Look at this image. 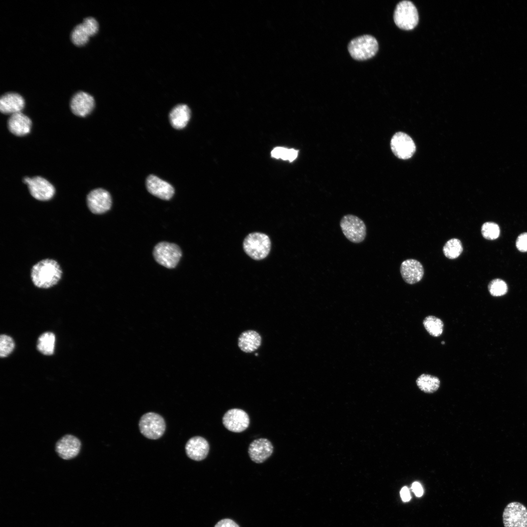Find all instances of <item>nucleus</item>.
Masks as SVG:
<instances>
[{
  "instance_id": "obj_1",
  "label": "nucleus",
  "mask_w": 527,
  "mask_h": 527,
  "mask_svg": "<svg viewBox=\"0 0 527 527\" xmlns=\"http://www.w3.org/2000/svg\"><path fill=\"white\" fill-rule=\"evenodd\" d=\"M59 263L51 259L42 260L34 264L31 270V278L37 287L48 288L58 283L62 276Z\"/></svg>"
},
{
  "instance_id": "obj_2",
  "label": "nucleus",
  "mask_w": 527,
  "mask_h": 527,
  "mask_svg": "<svg viewBox=\"0 0 527 527\" xmlns=\"http://www.w3.org/2000/svg\"><path fill=\"white\" fill-rule=\"evenodd\" d=\"M243 248L250 258L255 260H261L269 253L271 241L267 235L254 232L245 237L243 242Z\"/></svg>"
},
{
  "instance_id": "obj_3",
  "label": "nucleus",
  "mask_w": 527,
  "mask_h": 527,
  "mask_svg": "<svg viewBox=\"0 0 527 527\" xmlns=\"http://www.w3.org/2000/svg\"><path fill=\"white\" fill-rule=\"evenodd\" d=\"M348 50L353 59L365 60L375 56L378 50V43L372 36L365 35L351 40L348 44Z\"/></svg>"
},
{
  "instance_id": "obj_4",
  "label": "nucleus",
  "mask_w": 527,
  "mask_h": 527,
  "mask_svg": "<svg viewBox=\"0 0 527 527\" xmlns=\"http://www.w3.org/2000/svg\"><path fill=\"white\" fill-rule=\"evenodd\" d=\"M153 255L158 264L167 268H173L180 261L182 252L176 244L162 242L155 245Z\"/></svg>"
},
{
  "instance_id": "obj_5",
  "label": "nucleus",
  "mask_w": 527,
  "mask_h": 527,
  "mask_svg": "<svg viewBox=\"0 0 527 527\" xmlns=\"http://www.w3.org/2000/svg\"><path fill=\"white\" fill-rule=\"evenodd\" d=\"M394 20L396 25L402 29H413L419 21L418 11L414 4L408 0L400 2L394 11Z\"/></svg>"
},
{
  "instance_id": "obj_6",
  "label": "nucleus",
  "mask_w": 527,
  "mask_h": 527,
  "mask_svg": "<svg viewBox=\"0 0 527 527\" xmlns=\"http://www.w3.org/2000/svg\"><path fill=\"white\" fill-rule=\"evenodd\" d=\"M141 433L146 438L156 440L161 437L166 428L163 417L154 412H148L143 414L139 423Z\"/></svg>"
},
{
  "instance_id": "obj_7",
  "label": "nucleus",
  "mask_w": 527,
  "mask_h": 527,
  "mask_svg": "<svg viewBox=\"0 0 527 527\" xmlns=\"http://www.w3.org/2000/svg\"><path fill=\"white\" fill-rule=\"evenodd\" d=\"M340 225L345 236L352 243H360L365 239L366 225L357 216L351 214L345 215L342 218Z\"/></svg>"
},
{
  "instance_id": "obj_8",
  "label": "nucleus",
  "mask_w": 527,
  "mask_h": 527,
  "mask_svg": "<svg viewBox=\"0 0 527 527\" xmlns=\"http://www.w3.org/2000/svg\"><path fill=\"white\" fill-rule=\"evenodd\" d=\"M505 527H527V508L517 502L508 503L503 513Z\"/></svg>"
},
{
  "instance_id": "obj_9",
  "label": "nucleus",
  "mask_w": 527,
  "mask_h": 527,
  "mask_svg": "<svg viewBox=\"0 0 527 527\" xmlns=\"http://www.w3.org/2000/svg\"><path fill=\"white\" fill-rule=\"evenodd\" d=\"M23 182L27 185L31 196L38 200L48 201L52 199L55 194V189L54 186L42 177H25L23 179Z\"/></svg>"
},
{
  "instance_id": "obj_10",
  "label": "nucleus",
  "mask_w": 527,
  "mask_h": 527,
  "mask_svg": "<svg viewBox=\"0 0 527 527\" xmlns=\"http://www.w3.org/2000/svg\"><path fill=\"white\" fill-rule=\"evenodd\" d=\"M86 203L88 208L93 214H101L110 210L112 199L107 191L102 188H97L88 194Z\"/></svg>"
},
{
  "instance_id": "obj_11",
  "label": "nucleus",
  "mask_w": 527,
  "mask_h": 527,
  "mask_svg": "<svg viewBox=\"0 0 527 527\" xmlns=\"http://www.w3.org/2000/svg\"><path fill=\"white\" fill-rule=\"evenodd\" d=\"M390 146L394 154L398 158L403 160L411 158L416 150V146L413 140L407 134L399 132L392 137Z\"/></svg>"
},
{
  "instance_id": "obj_12",
  "label": "nucleus",
  "mask_w": 527,
  "mask_h": 527,
  "mask_svg": "<svg viewBox=\"0 0 527 527\" xmlns=\"http://www.w3.org/2000/svg\"><path fill=\"white\" fill-rule=\"evenodd\" d=\"M98 28L97 20L94 18L88 17L74 27L71 35L72 41L77 46L82 45L88 41L90 36L97 33Z\"/></svg>"
},
{
  "instance_id": "obj_13",
  "label": "nucleus",
  "mask_w": 527,
  "mask_h": 527,
  "mask_svg": "<svg viewBox=\"0 0 527 527\" xmlns=\"http://www.w3.org/2000/svg\"><path fill=\"white\" fill-rule=\"evenodd\" d=\"M223 423L228 430L241 432L249 426V418L244 410L233 408L228 410L223 417Z\"/></svg>"
},
{
  "instance_id": "obj_14",
  "label": "nucleus",
  "mask_w": 527,
  "mask_h": 527,
  "mask_svg": "<svg viewBox=\"0 0 527 527\" xmlns=\"http://www.w3.org/2000/svg\"><path fill=\"white\" fill-rule=\"evenodd\" d=\"M81 443L76 437L67 434L56 444V451L63 459L70 460L76 457L81 449Z\"/></svg>"
},
{
  "instance_id": "obj_15",
  "label": "nucleus",
  "mask_w": 527,
  "mask_h": 527,
  "mask_svg": "<svg viewBox=\"0 0 527 527\" xmlns=\"http://www.w3.org/2000/svg\"><path fill=\"white\" fill-rule=\"evenodd\" d=\"M146 186L150 194L162 200H169L174 194V189L170 183L153 175L147 178Z\"/></svg>"
},
{
  "instance_id": "obj_16",
  "label": "nucleus",
  "mask_w": 527,
  "mask_h": 527,
  "mask_svg": "<svg viewBox=\"0 0 527 527\" xmlns=\"http://www.w3.org/2000/svg\"><path fill=\"white\" fill-rule=\"evenodd\" d=\"M95 106L93 97L90 94L82 91L76 93L70 101V108L72 113L80 117H85L93 110Z\"/></svg>"
},
{
  "instance_id": "obj_17",
  "label": "nucleus",
  "mask_w": 527,
  "mask_h": 527,
  "mask_svg": "<svg viewBox=\"0 0 527 527\" xmlns=\"http://www.w3.org/2000/svg\"><path fill=\"white\" fill-rule=\"evenodd\" d=\"M273 450V446L268 440L260 438L254 440L250 444L248 453L252 461L256 463H262L271 455Z\"/></svg>"
},
{
  "instance_id": "obj_18",
  "label": "nucleus",
  "mask_w": 527,
  "mask_h": 527,
  "mask_svg": "<svg viewBox=\"0 0 527 527\" xmlns=\"http://www.w3.org/2000/svg\"><path fill=\"white\" fill-rule=\"evenodd\" d=\"M400 272L405 282L412 284L421 280L424 270L420 262L415 259H407L401 264Z\"/></svg>"
},
{
  "instance_id": "obj_19",
  "label": "nucleus",
  "mask_w": 527,
  "mask_h": 527,
  "mask_svg": "<svg viewBox=\"0 0 527 527\" xmlns=\"http://www.w3.org/2000/svg\"><path fill=\"white\" fill-rule=\"evenodd\" d=\"M185 449L186 455L189 458L199 461L206 458L209 452V446L204 438L195 436L187 442Z\"/></svg>"
},
{
  "instance_id": "obj_20",
  "label": "nucleus",
  "mask_w": 527,
  "mask_h": 527,
  "mask_svg": "<svg viewBox=\"0 0 527 527\" xmlns=\"http://www.w3.org/2000/svg\"><path fill=\"white\" fill-rule=\"evenodd\" d=\"M24 106V99L18 93H7L0 98V110L3 114L13 115L21 112Z\"/></svg>"
},
{
  "instance_id": "obj_21",
  "label": "nucleus",
  "mask_w": 527,
  "mask_h": 527,
  "mask_svg": "<svg viewBox=\"0 0 527 527\" xmlns=\"http://www.w3.org/2000/svg\"><path fill=\"white\" fill-rule=\"evenodd\" d=\"M32 122L29 118L21 112L11 115L7 122L9 131L17 136H23L28 134Z\"/></svg>"
},
{
  "instance_id": "obj_22",
  "label": "nucleus",
  "mask_w": 527,
  "mask_h": 527,
  "mask_svg": "<svg viewBox=\"0 0 527 527\" xmlns=\"http://www.w3.org/2000/svg\"><path fill=\"white\" fill-rule=\"evenodd\" d=\"M262 338L260 334L253 330L242 332L239 338L238 345L240 349L245 353H251L261 346Z\"/></svg>"
},
{
  "instance_id": "obj_23",
  "label": "nucleus",
  "mask_w": 527,
  "mask_h": 527,
  "mask_svg": "<svg viewBox=\"0 0 527 527\" xmlns=\"http://www.w3.org/2000/svg\"><path fill=\"white\" fill-rule=\"evenodd\" d=\"M191 115L188 106L181 104L175 106L169 113V120L172 127L177 129L183 128L187 125Z\"/></svg>"
},
{
  "instance_id": "obj_24",
  "label": "nucleus",
  "mask_w": 527,
  "mask_h": 527,
  "mask_svg": "<svg viewBox=\"0 0 527 527\" xmlns=\"http://www.w3.org/2000/svg\"><path fill=\"white\" fill-rule=\"evenodd\" d=\"M416 382L421 390L427 393L435 392L440 385V381L438 377L427 374H421L418 377Z\"/></svg>"
},
{
  "instance_id": "obj_25",
  "label": "nucleus",
  "mask_w": 527,
  "mask_h": 527,
  "mask_svg": "<svg viewBox=\"0 0 527 527\" xmlns=\"http://www.w3.org/2000/svg\"><path fill=\"white\" fill-rule=\"evenodd\" d=\"M55 344V336L50 332L41 334L38 339L37 347L38 350L45 355L53 354Z\"/></svg>"
},
{
  "instance_id": "obj_26",
  "label": "nucleus",
  "mask_w": 527,
  "mask_h": 527,
  "mask_svg": "<svg viewBox=\"0 0 527 527\" xmlns=\"http://www.w3.org/2000/svg\"><path fill=\"white\" fill-rule=\"evenodd\" d=\"M426 330L433 337L440 336L443 332L444 323L439 318L434 316H428L423 321Z\"/></svg>"
},
{
  "instance_id": "obj_27",
  "label": "nucleus",
  "mask_w": 527,
  "mask_h": 527,
  "mask_svg": "<svg viewBox=\"0 0 527 527\" xmlns=\"http://www.w3.org/2000/svg\"><path fill=\"white\" fill-rule=\"evenodd\" d=\"M463 249L460 240L456 238H452L446 243L443 247V251L446 258L454 259L461 255Z\"/></svg>"
},
{
  "instance_id": "obj_28",
  "label": "nucleus",
  "mask_w": 527,
  "mask_h": 527,
  "mask_svg": "<svg viewBox=\"0 0 527 527\" xmlns=\"http://www.w3.org/2000/svg\"><path fill=\"white\" fill-rule=\"evenodd\" d=\"M490 294L495 297L504 295L507 293L508 287L506 283L500 279H494L488 285Z\"/></svg>"
},
{
  "instance_id": "obj_29",
  "label": "nucleus",
  "mask_w": 527,
  "mask_h": 527,
  "mask_svg": "<svg viewBox=\"0 0 527 527\" xmlns=\"http://www.w3.org/2000/svg\"><path fill=\"white\" fill-rule=\"evenodd\" d=\"M298 151L294 149H287L282 147L275 148L271 152L272 157L293 162L298 156Z\"/></svg>"
},
{
  "instance_id": "obj_30",
  "label": "nucleus",
  "mask_w": 527,
  "mask_h": 527,
  "mask_svg": "<svg viewBox=\"0 0 527 527\" xmlns=\"http://www.w3.org/2000/svg\"><path fill=\"white\" fill-rule=\"evenodd\" d=\"M481 233L483 237L487 240H493L500 235L499 225L493 222H486L482 226Z\"/></svg>"
},
{
  "instance_id": "obj_31",
  "label": "nucleus",
  "mask_w": 527,
  "mask_h": 527,
  "mask_svg": "<svg viewBox=\"0 0 527 527\" xmlns=\"http://www.w3.org/2000/svg\"><path fill=\"white\" fill-rule=\"evenodd\" d=\"M14 342L11 337L6 335L0 337V356L1 358L8 356L13 350Z\"/></svg>"
},
{
  "instance_id": "obj_32",
  "label": "nucleus",
  "mask_w": 527,
  "mask_h": 527,
  "mask_svg": "<svg viewBox=\"0 0 527 527\" xmlns=\"http://www.w3.org/2000/svg\"><path fill=\"white\" fill-rule=\"evenodd\" d=\"M516 246L518 250L522 252H527V233L524 232L520 234L516 241Z\"/></svg>"
},
{
  "instance_id": "obj_33",
  "label": "nucleus",
  "mask_w": 527,
  "mask_h": 527,
  "mask_svg": "<svg viewBox=\"0 0 527 527\" xmlns=\"http://www.w3.org/2000/svg\"><path fill=\"white\" fill-rule=\"evenodd\" d=\"M214 527H240L233 520L230 519H223L219 521Z\"/></svg>"
},
{
  "instance_id": "obj_34",
  "label": "nucleus",
  "mask_w": 527,
  "mask_h": 527,
  "mask_svg": "<svg viewBox=\"0 0 527 527\" xmlns=\"http://www.w3.org/2000/svg\"><path fill=\"white\" fill-rule=\"evenodd\" d=\"M411 488L416 496L421 497L423 495V489L421 485L419 482H414L412 484Z\"/></svg>"
},
{
  "instance_id": "obj_35",
  "label": "nucleus",
  "mask_w": 527,
  "mask_h": 527,
  "mask_svg": "<svg viewBox=\"0 0 527 527\" xmlns=\"http://www.w3.org/2000/svg\"><path fill=\"white\" fill-rule=\"evenodd\" d=\"M400 496L404 502H408L411 499L409 490L407 486H404L400 491Z\"/></svg>"
}]
</instances>
